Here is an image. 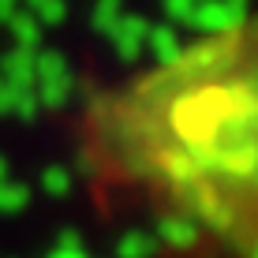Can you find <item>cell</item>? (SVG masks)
Masks as SVG:
<instances>
[{
	"instance_id": "cell-1",
	"label": "cell",
	"mask_w": 258,
	"mask_h": 258,
	"mask_svg": "<svg viewBox=\"0 0 258 258\" xmlns=\"http://www.w3.org/2000/svg\"><path fill=\"white\" fill-rule=\"evenodd\" d=\"M75 142L105 199L258 258V12L105 86L86 101Z\"/></svg>"
}]
</instances>
